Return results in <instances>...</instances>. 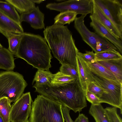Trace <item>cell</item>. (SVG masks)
I'll use <instances>...</instances> for the list:
<instances>
[{
    "label": "cell",
    "mask_w": 122,
    "mask_h": 122,
    "mask_svg": "<svg viewBox=\"0 0 122 122\" xmlns=\"http://www.w3.org/2000/svg\"><path fill=\"white\" fill-rule=\"evenodd\" d=\"M43 33L54 56L59 63L77 70V57L79 51L67 26L54 24L47 26Z\"/></svg>",
    "instance_id": "1"
},
{
    "label": "cell",
    "mask_w": 122,
    "mask_h": 122,
    "mask_svg": "<svg viewBox=\"0 0 122 122\" xmlns=\"http://www.w3.org/2000/svg\"><path fill=\"white\" fill-rule=\"evenodd\" d=\"M33 87L35 88L36 92L67 107L75 113L81 111L87 106L85 92L79 78L61 86L34 84Z\"/></svg>",
    "instance_id": "2"
},
{
    "label": "cell",
    "mask_w": 122,
    "mask_h": 122,
    "mask_svg": "<svg viewBox=\"0 0 122 122\" xmlns=\"http://www.w3.org/2000/svg\"><path fill=\"white\" fill-rule=\"evenodd\" d=\"M46 42L39 35L24 32L15 56L38 69L49 71L52 57Z\"/></svg>",
    "instance_id": "3"
},
{
    "label": "cell",
    "mask_w": 122,
    "mask_h": 122,
    "mask_svg": "<svg viewBox=\"0 0 122 122\" xmlns=\"http://www.w3.org/2000/svg\"><path fill=\"white\" fill-rule=\"evenodd\" d=\"M62 105L43 95L32 102L29 122H65Z\"/></svg>",
    "instance_id": "4"
},
{
    "label": "cell",
    "mask_w": 122,
    "mask_h": 122,
    "mask_svg": "<svg viewBox=\"0 0 122 122\" xmlns=\"http://www.w3.org/2000/svg\"><path fill=\"white\" fill-rule=\"evenodd\" d=\"M83 61L89 82H93L107 93L103 94L99 98L101 103H106L119 109L122 114V83L106 78L93 73L90 70L86 63Z\"/></svg>",
    "instance_id": "5"
},
{
    "label": "cell",
    "mask_w": 122,
    "mask_h": 122,
    "mask_svg": "<svg viewBox=\"0 0 122 122\" xmlns=\"http://www.w3.org/2000/svg\"><path fill=\"white\" fill-rule=\"evenodd\" d=\"M27 85L22 75L12 71L0 72V99L7 98L15 102L23 94Z\"/></svg>",
    "instance_id": "6"
},
{
    "label": "cell",
    "mask_w": 122,
    "mask_h": 122,
    "mask_svg": "<svg viewBox=\"0 0 122 122\" xmlns=\"http://www.w3.org/2000/svg\"><path fill=\"white\" fill-rule=\"evenodd\" d=\"M86 15H82L76 17L74 22V27L83 41L92 48L95 53L111 48L117 50L115 46L107 39L88 29L84 23V19Z\"/></svg>",
    "instance_id": "7"
},
{
    "label": "cell",
    "mask_w": 122,
    "mask_h": 122,
    "mask_svg": "<svg viewBox=\"0 0 122 122\" xmlns=\"http://www.w3.org/2000/svg\"><path fill=\"white\" fill-rule=\"evenodd\" d=\"M93 0L122 36V0Z\"/></svg>",
    "instance_id": "8"
},
{
    "label": "cell",
    "mask_w": 122,
    "mask_h": 122,
    "mask_svg": "<svg viewBox=\"0 0 122 122\" xmlns=\"http://www.w3.org/2000/svg\"><path fill=\"white\" fill-rule=\"evenodd\" d=\"M93 5V0H70L58 3H49L46 7L61 12L71 11L77 14L87 15L92 14Z\"/></svg>",
    "instance_id": "9"
},
{
    "label": "cell",
    "mask_w": 122,
    "mask_h": 122,
    "mask_svg": "<svg viewBox=\"0 0 122 122\" xmlns=\"http://www.w3.org/2000/svg\"><path fill=\"white\" fill-rule=\"evenodd\" d=\"M32 102L30 92L23 94L11 106L10 122H28Z\"/></svg>",
    "instance_id": "10"
},
{
    "label": "cell",
    "mask_w": 122,
    "mask_h": 122,
    "mask_svg": "<svg viewBox=\"0 0 122 122\" xmlns=\"http://www.w3.org/2000/svg\"><path fill=\"white\" fill-rule=\"evenodd\" d=\"M91 21L90 26L92 27L95 33L108 40L117 48L120 53L122 54V41L105 27L94 16L91 14L90 16Z\"/></svg>",
    "instance_id": "11"
},
{
    "label": "cell",
    "mask_w": 122,
    "mask_h": 122,
    "mask_svg": "<svg viewBox=\"0 0 122 122\" xmlns=\"http://www.w3.org/2000/svg\"><path fill=\"white\" fill-rule=\"evenodd\" d=\"M24 32L21 24L12 20L0 10V33L7 39L12 33L22 34Z\"/></svg>",
    "instance_id": "12"
},
{
    "label": "cell",
    "mask_w": 122,
    "mask_h": 122,
    "mask_svg": "<svg viewBox=\"0 0 122 122\" xmlns=\"http://www.w3.org/2000/svg\"><path fill=\"white\" fill-rule=\"evenodd\" d=\"M20 22H26L35 29H45L44 22V15L40 10L38 6L30 12L20 14Z\"/></svg>",
    "instance_id": "13"
},
{
    "label": "cell",
    "mask_w": 122,
    "mask_h": 122,
    "mask_svg": "<svg viewBox=\"0 0 122 122\" xmlns=\"http://www.w3.org/2000/svg\"><path fill=\"white\" fill-rule=\"evenodd\" d=\"M93 10L92 14L101 24L113 34L122 40V36L101 10L93 1Z\"/></svg>",
    "instance_id": "14"
},
{
    "label": "cell",
    "mask_w": 122,
    "mask_h": 122,
    "mask_svg": "<svg viewBox=\"0 0 122 122\" xmlns=\"http://www.w3.org/2000/svg\"><path fill=\"white\" fill-rule=\"evenodd\" d=\"M96 61L112 73L119 82L122 83V58Z\"/></svg>",
    "instance_id": "15"
},
{
    "label": "cell",
    "mask_w": 122,
    "mask_h": 122,
    "mask_svg": "<svg viewBox=\"0 0 122 122\" xmlns=\"http://www.w3.org/2000/svg\"><path fill=\"white\" fill-rule=\"evenodd\" d=\"M13 55L8 50L3 47L0 49V69L12 71L15 66Z\"/></svg>",
    "instance_id": "16"
},
{
    "label": "cell",
    "mask_w": 122,
    "mask_h": 122,
    "mask_svg": "<svg viewBox=\"0 0 122 122\" xmlns=\"http://www.w3.org/2000/svg\"><path fill=\"white\" fill-rule=\"evenodd\" d=\"M12 5L20 14L26 13L35 9V3L30 0H5Z\"/></svg>",
    "instance_id": "17"
},
{
    "label": "cell",
    "mask_w": 122,
    "mask_h": 122,
    "mask_svg": "<svg viewBox=\"0 0 122 122\" xmlns=\"http://www.w3.org/2000/svg\"><path fill=\"white\" fill-rule=\"evenodd\" d=\"M86 63L90 70L93 73L106 78L119 82L112 73L97 61L92 63Z\"/></svg>",
    "instance_id": "18"
},
{
    "label": "cell",
    "mask_w": 122,
    "mask_h": 122,
    "mask_svg": "<svg viewBox=\"0 0 122 122\" xmlns=\"http://www.w3.org/2000/svg\"><path fill=\"white\" fill-rule=\"evenodd\" d=\"M0 10L12 20L21 24L20 16L15 7L9 3L0 0Z\"/></svg>",
    "instance_id": "19"
},
{
    "label": "cell",
    "mask_w": 122,
    "mask_h": 122,
    "mask_svg": "<svg viewBox=\"0 0 122 122\" xmlns=\"http://www.w3.org/2000/svg\"><path fill=\"white\" fill-rule=\"evenodd\" d=\"M77 63L79 81L83 89L86 92L90 82L84 68L83 60L78 54L77 57Z\"/></svg>",
    "instance_id": "20"
},
{
    "label": "cell",
    "mask_w": 122,
    "mask_h": 122,
    "mask_svg": "<svg viewBox=\"0 0 122 122\" xmlns=\"http://www.w3.org/2000/svg\"><path fill=\"white\" fill-rule=\"evenodd\" d=\"M54 76L49 71L38 69L36 72L32 82V84L40 85L50 84Z\"/></svg>",
    "instance_id": "21"
},
{
    "label": "cell",
    "mask_w": 122,
    "mask_h": 122,
    "mask_svg": "<svg viewBox=\"0 0 122 122\" xmlns=\"http://www.w3.org/2000/svg\"><path fill=\"white\" fill-rule=\"evenodd\" d=\"M89 113L96 122H110L105 109L101 104L95 105L91 104Z\"/></svg>",
    "instance_id": "22"
},
{
    "label": "cell",
    "mask_w": 122,
    "mask_h": 122,
    "mask_svg": "<svg viewBox=\"0 0 122 122\" xmlns=\"http://www.w3.org/2000/svg\"><path fill=\"white\" fill-rule=\"evenodd\" d=\"M77 14L75 12L67 11L61 12L54 18V24L64 25L66 24L69 25L74 21Z\"/></svg>",
    "instance_id": "23"
},
{
    "label": "cell",
    "mask_w": 122,
    "mask_h": 122,
    "mask_svg": "<svg viewBox=\"0 0 122 122\" xmlns=\"http://www.w3.org/2000/svg\"><path fill=\"white\" fill-rule=\"evenodd\" d=\"M95 54L96 61L122 58L120 53L117 50L112 48Z\"/></svg>",
    "instance_id": "24"
},
{
    "label": "cell",
    "mask_w": 122,
    "mask_h": 122,
    "mask_svg": "<svg viewBox=\"0 0 122 122\" xmlns=\"http://www.w3.org/2000/svg\"><path fill=\"white\" fill-rule=\"evenodd\" d=\"M11 102L6 97L0 99V115L4 122H10V113Z\"/></svg>",
    "instance_id": "25"
},
{
    "label": "cell",
    "mask_w": 122,
    "mask_h": 122,
    "mask_svg": "<svg viewBox=\"0 0 122 122\" xmlns=\"http://www.w3.org/2000/svg\"><path fill=\"white\" fill-rule=\"evenodd\" d=\"M76 79L64 74L60 71L54 74V76L50 85L52 86H61L71 82Z\"/></svg>",
    "instance_id": "26"
},
{
    "label": "cell",
    "mask_w": 122,
    "mask_h": 122,
    "mask_svg": "<svg viewBox=\"0 0 122 122\" xmlns=\"http://www.w3.org/2000/svg\"><path fill=\"white\" fill-rule=\"evenodd\" d=\"M22 34L12 33L7 38L9 43L8 50L13 55H16L22 37Z\"/></svg>",
    "instance_id": "27"
},
{
    "label": "cell",
    "mask_w": 122,
    "mask_h": 122,
    "mask_svg": "<svg viewBox=\"0 0 122 122\" xmlns=\"http://www.w3.org/2000/svg\"><path fill=\"white\" fill-rule=\"evenodd\" d=\"M104 109L110 122H122V119L117 113V108L108 107Z\"/></svg>",
    "instance_id": "28"
},
{
    "label": "cell",
    "mask_w": 122,
    "mask_h": 122,
    "mask_svg": "<svg viewBox=\"0 0 122 122\" xmlns=\"http://www.w3.org/2000/svg\"><path fill=\"white\" fill-rule=\"evenodd\" d=\"M60 70L62 73L70 76L76 79L79 78L77 70L71 66L66 64L62 65L60 67Z\"/></svg>",
    "instance_id": "29"
},
{
    "label": "cell",
    "mask_w": 122,
    "mask_h": 122,
    "mask_svg": "<svg viewBox=\"0 0 122 122\" xmlns=\"http://www.w3.org/2000/svg\"><path fill=\"white\" fill-rule=\"evenodd\" d=\"M87 90L94 93L99 98L103 94L107 93L106 90L92 81L89 83Z\"/></svg>",
    "instance_id": "30"
},
{
    "label": "cell",
    "mask_w": 122,
    "mask_h": 122,
    "mask_svg": "<svg viewBox=\"0 0 122 122\" xmlns=\"http://www.w3.org/2000/svg\"><path fill=\"white\" fill-rule=\"evenodd\" d=\"M78 54L87 63H92L96 61L95 54L93 51H86V53H84L79 52Z\"/></svg>",
    "instance_id": "31"
},
{
    "label": "cell",
    "mask_w": 122,
    "mask_h": 122,
    "mask_svg": "<svg viewBox=\"0 0 122 122\" xmlns=\"http://www.w3.org/2000/svg\"><path fill=\"white\" fill-rule=\"evenodd\" d=\"M86 100L93 105H97L101 103L99 98L95 94L88 90L85 92Z\"/></svg>",
    "instance_id": "32"
},
{
    "label": "cell",
    "mask_w": 122,
    "mask_h": 122,
    "mask_svg": "<svg viewBox=\"0 0 122 122\" xmlns=\"http://www.w3.org/2000/svg\"><path fill=\"white\" fill-rule=\"evenodd\" d=\"M70 110L67 107L62 106V110L64 118L66 122H74L69 114Z\"/></svg>",
    "instance_id": "33"
},
{
    "label": "cell",
    "mask_w": 122,
    "mask_h": 122,
    "mask_svg": "<svg viewBox=\"0 0 122 122\" xmlns=\"http://www.w3.org/2000/svg\"><path fill=\"white\" fill-rule=\"evenodd\" d=\"M74 122H89L88 118L84 114H80Z\"/></svg>",
    "instance_id": "34"
},
{
    "label": "cell",
    "mask_w": 122,
    "mask_h": 122,
    "mask_svg": "<svg viewBox=\"0 0 122 122\" xmlns=\"http://www.w3.org/2000/svg\"><path fill=\"white\" fill-rule=\"evenodd\" d=\"M30 1L33 3L38 4H39L43 2L44 0H30Z\"/></svg>",
    "instance_id": "35"
},
{
    "label": "cell",
    "mask_w": 122,
    "mask_h": 122,
    "mask_svg": "<svg viewBox=\"0 0 122 122\" xmlns=\"http://www.w3.org/2000/svg\"><path fill=\"white\" fill-rule=\"evenodd\" d=\"M0 122H4V120L2 117L0 115Z\"/></svg>",
    "instance_id": "36"
},
{
    "label": "cell",
    "mask_w": 122,
    "mask_h": 122,
    "mask_svg": "<svg viewBox=\"0 0 122 122\" xmlns=\"http://www.w3.org/2000/svg\"><path fill=\"white\" fill-rule=\"evenodd\" d=\"M3 46L0 43V49H1L3 48Z\"/></svg>",
    "instance_id": "37"
},
{
    "label": "cell",
    "mask_w": 122,
    "mask_h": 122,
    "mask_svg": "<svg viewBox=\"0 0 122 122\" xmlns=\"http://www.w3.org/2000/svg\"><path fill=\"white\" fill-rule=\"evenodd\" d=\"M29 122L28 121V122Z\"/></svg>",
    "instance_id": "38"
}]
</instances>
